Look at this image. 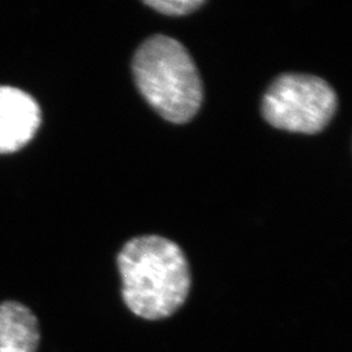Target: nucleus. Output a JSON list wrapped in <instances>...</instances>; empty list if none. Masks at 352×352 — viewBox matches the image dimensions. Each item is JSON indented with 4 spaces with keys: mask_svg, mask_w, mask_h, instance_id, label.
<instances>
[{
    "mask_svg": "<svg viewBox=\"0 0 352 352\" xmlns=\"http://www.w3.org/2000/svg\"><path fill=\"white\" fill-rule=\"evenodd\" d=\"M144 4L167 16H186L201 8L205 0H145Z\"/></svg>",
    "mask_w": 352,
    "mask_h": 352,
    "instance_id": "423d86ee",
    "label": "nucleus"
},
{
    "mask_svg": "<svg viewBox=\"0 0 352 352\" xmlns=\"http://www.w3.org/2000/svg\"><path fill=\"white\" fill-rule=\"evenodd\" d=\"M118 267L123 300L133 315L144 320H164L188 298V261L173 240L158 235L133 238L119 252Z\"/></svg>",
    "mask_w": 352,
    "mask_h": 352,
    "instance_id": "f257e3e1",
    "label": "nucleus"
},
{
    "mask_svg": "<svg viewBox=\"0 0 352 352\" xmlns=\"http://www.w3.org/2000/svg\"><path fill=\"white\" fill-rule=\"evenodd\" d=\"M38 102L21 89L0 87V154L20 151L41 126Z\"/></svg>",
    "mask_w": 352,
    "mask_h": 352,
    "instance_id": "20e7f679",
    "label": "nucleus"
},
{
    "mask_svg": "<svg viewBox=\"0 0 352 352\" xmlns=\"http://www.w3.org/2000/svg\"><path fill=\"white\" fill-rule=\"evenodd\" d=\"M337 107V93L325 80L285 74L266 90L261 111L265 120L277 129L315 135L329 124Z\"/></svg>",
    "mask_w": 352,
    "mask_h": 352,
    "instance_id": "7ed1b4c3",
    "label": "nucleus"
},
{
    "mask_svg": "<svg viewBox=\"0 0 352 352\" xmlns=\"http://www.w3.org/2000/svg\"><path fill=\"white\" fill-rule=\"evenodd\" d=\"M41 340L36 315L23 302H0V352H37Z\"/></svg>",
    "mask_w": 352,
    "mask_h": 352,
    "instance_id": "39448f33",
    "label": "nucleus"
},
{
    "mask_svg": "<svg viewBox=\"0 0 352 352\" xmlns=\"http://www.w3.org/2000/svg\"><path fill=\"white\" fill-rule=\"evenodd\" d=\"M132 71L136 87L167 122L188 123L204 100L200 72L188 50L176 39L155 34L140 45Z\"/></svg>",
    "mask_w": 352,
    "mask_h": 352,
    "instance_id": "f03ea898",
    "label": "nucleus"
}]
</instances>
